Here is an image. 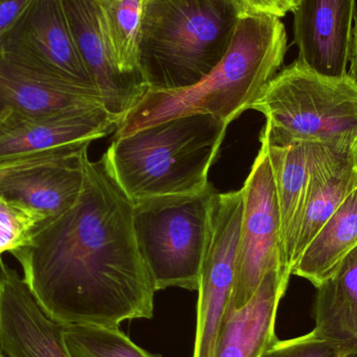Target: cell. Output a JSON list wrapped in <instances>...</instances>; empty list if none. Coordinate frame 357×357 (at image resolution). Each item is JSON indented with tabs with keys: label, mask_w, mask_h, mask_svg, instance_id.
<instances>
[{
	"label": "cell",
	"mask_w": 357,
	"mask_h": 357,
	"mask_svg": "<svg viewBox=\"0 0 357 357\" xmlns=\"http://www.w3.org/2000/svg\"><path fill=\"white\" fill-rule=\"evenodd\" d=\"M214 191L154 197L134 205V230L156 291H197Z\"/></svg>",
	"instance_id": "6"
},
{
	"label": "cell",
	"mask_w": 357,
	"mask_h": 357,
	"mask_svg": "<svg viewBox=\"0 0 357 357\" xmlns=\"http://www.w3.org/2000/svg\"><path fill=\"white\" fill-rule=\"evenodd\" d=\"M31 0H0V42Z\"/></svg>",
	"instance_id": "26"
},
{
	"label": "cell",
	"mask_w": 357,
	"mask_h": 357,
	"mask_svg": "<svg viewBox=\"0 0 357 357\" xmlns=\"http://www.w3.org/2000/svg\"><path fill=\"white\" fill-rule=\"evenodd\" d=\"M287 1L289 2V3L291 4V6H293V10L295 8L296 3H297V0H287Z\"/></svg>",
	"instance_id": "31"
},
{
	"label": "cell",
	"mask_w": 357,
	"mask_h": 357,
	"mask_svg": "<svg viewBox=\"0 0 357 357\" xmlns=\"http://www.w3.org/2000/svg\"><path fill=\"white\" fill-rule=\"evenodd\" d=\"M356 189L357 140L318 142L305 205L289 249L291 272L314 235Z\"/></svg>",
	"instance_id": "14"
},
{
	"label": "cell",
	"mask_w": 357,
	"mask_h": 357,
	"mask_svg": "<svg viewBox=\"0 0 357 357\" xmlns=\"http://www.w3.org/2000/svg\"><path fill=\"white\" fill-rule=\"evenodd\" d=\"M0 350L6 357H71L64 326L46 314L23 277L1 257Z\"/></svg>",
	"instance_id": "11"
},
{
	"label": "cell",
	"mask_w": 357,
	"mask_h": 357,
	"mask_svg": "<svg viewBox=\"0 0 357 357\" xmlns=\"http://www.w3.org/2000/svg\"><path fill=\"white\" fill-rule=\"evenodd\" d=\"M316 289L312 333L342 350L357 341V248Z\"/></svg>",
	"instance_id": "19"
},
{
	"label": "cell",
	"mask_w": 357,
	"mask_h": 357,
	"mask_svg": "<svg viewBox=\"0 0 357 357\" xmlns=\"http://www.w3.org/2000/svg\"><path fill=\"white\" fill-rule=\"evenodd\" d=\"M342 351H343L344 354H348V352H357V341L342 348Z\"/></svg>",
	"instance_id": "29"
},
{
	"label": "cell",
	"mask_w": 357,
	"mask_h": 357,
	"mask_svg": "<svg viewBox=\"0 0 357 357\" xmlns=\"http://www.w3.org/2000/svg\"><path fill=\"white\" fill-rule=\"evenodd\" d=\"M245 13L268 14L282 18L293 6L287 0H236Z\"/></svg>",
	"instance_id": "25"
},
{
	"label": "cell",
	"mask_w": 357,
	"mask_h": 357,
	"mask_svg": "<svg viewBox=\"0 0 357 357\" xmlns=\"http://www.w3.org/2000/svg\"><path fill=\"white\" fill-rule=\"evenodd\" d=\"M291 276L281 268L268 271L251 300L225 314L212 357H260L278 340L277 312Z\"/></svg>",
	"instance_id": "17"
},
{
	"label": "cell",
	"mask_w": 357,
	"mask_h": 357,
	"mask_svg": "<svg viewBox=\"0 0 357 357\" xmlns=\"http://www.w3.org/2000/svg\"><path fill=\"white\" fill-rule=\"evenodd\" d=\"M260 142L261 148L241 188L243 207L236 270L227 312L245 306L268 271L283 270L280 212L276 187L268 149L264 142Z\"/></svg>",
	"instance_id": "7"
},
{
	"label": "cell",
	"mask_w": 357,
	"mask_h": 357,
	"mask_svg": "<svg viewBox=\"0 0 357 357\" xmlns=\"http://www.w3.org/2000/svg\"><path fill=\"white\" fill-rule=\"evenodd\" d=\"M111 58L119 73L148 91L139 66L140 31L146 0H98Z\"/></svg>",
	"instance_id": "21"
},
{
	"label": "cell",
	"mask_w": 357,
	"mask_h": 357,
	"mask_svg": "<svg viewBox=\"0 0 357 357\" xmlns=\"http://www.w3.org/2000/svg\"><path fill=\"white\" fill-rule=\"evenodd\" d=\"M90 144L79 142L54 158L12 169L0 181V195L44 220L60 215L83 191Z\"/></svg>",
	"instance_id": "10"
},
{
	"label": "cell",
	"mask_w": 357,
	"mask_h": 357,
	"mask_svg": "<svg viewBox=\"0 0 357 357\" xmlns=\"http://www.w3.org/2000/svg\"><path fill=\"white\" fill-rule=\"evenodd\" d=\"M0 357H6L2 352H0Z\"/></svg>",
	"instance_id": "32"
},
{
	"label": "cell",
	"mask_w": 357,
	"mask_h": 357,
	"mask_svg": "<svg viewBox=\"0 0 357 357\" xmlns=\"http://www.w3.org/2000/svg\"><path fill=\"white\" fill-rule=\"evenodd\" d=\"M350 70L348 75L357 85V10L354 15V26L352 27L351 43H350Z\"/></svg>",
	"instance_id": "27"
},
{
	"label": "cell",
	"mask_w": 357,
	"mask_h": 357,
	"mask_svg": "<svg viewBox=\"0 0 357 357\" xmlns=\"http://www.w3.org/2000/svg\"><path fill=\"white\" fill-rule=\"evenodd\" d=\"M10 254L40 305L63 326L119 327L154 317L157 291L136 241L134 204L104 156L88 161L77 203L40 222Z\"/></svg>",
	"instance_id": "1"
},
{
	"label": "cell",
	"mask_w": 357,
	"mask_h": 357,
	"mask_svg": "<svg viewBox=\"0 0 357 357\" xmlns=\"http://www.w3.org/2000/svg\"><path fill=\"white\" fill-rule=\"evenodd\" d=\"M287 50L281 18L245 13L226 56L199 83L176 90H148L123 117L115 137L190 114H211L230 123L251 109L264 86L278 73Z\"/></svg>",
	"instance_id": "2"
},
{
	"label": "cell",
	"mask_w": 357,
	"mask_h": 357,
	"mask_svg": "<svg viewBox=\"0 0 357 357\" xmlns=\"http://www.w3.org/2000/svg\"><path fill=\"white\" fill-rule=\"evenodd\" d=\"M243 192L214 193L199 272L192 357H212L234 287Z\"/></svg>",
	"instance_id": "8"
},
{
	"label": "cell",
	"mask_w": 357,
	"mask_h": 357,
	"mask_svg": "<svg viewBox=\"0 0 357 357\" xmlns=\"http://www.w3.org/2000/svg\"><path fill=\"white\" fill-rule=\"evenodd\" d=\"M344 354L337 345L310 331L295 339L277 340L260 357H342Z\"/></svg>",
	"instance_id": "24"
},
{
	"label": "cell",
	"mask_w": 357,
	"mask_h": 357,
	"mask_svg": "<svg viewBox=\"0 0 357 357\" xmlns=\"http://www.w3.org/2000/svg\"><path fill=\"white\" fill-rule=\"evenodd\" d=\"M357 248V189L314 235L294 266L291 275L322 284Z\"/></svg>",
	"instance_id": "20"
},
{
	"label": "cell",
	"mask_w": 357,
	"mask_h": 357,
	"mask_svg": "<svg viewBox=\"0 0 357 357\" xmlns=\"http://www.w3.org/2000/svg\"><path fill=\"white\" fill-rule=\"evenodd\" d=\"M0 102L18 114L104 107L98 90L56 77L0 50ZM106 109V108H105Z\"/></svg>",
	"instance_id": "16"
},
{
	"label": "cell",
	"mask_w": 357,
	"mask_h": 357,
	"mask_svg": "<svg viewBox=\"0 0 357 357\" xmlns=\"http://www.w3.org/2000/svg\"><path fill=\"white\" fill-rule=\"evenodd\" d=\"M342 357H357V352H348Z\"/></svg>",
	"instance_id": "30"
},
{
	"label": "cell",
	"mask_w": 357,
	"mask_h": 357,
	"mask_svg": "<svg viewBox=\"0 0 357 357\" xmlns=\"http://www.w3.org/2000/svg\"><path fill=\"white\" fill-rule=\"evenodd\" d=\"M229 125L211 114L175 117L115 137L104 158L134 205L201 192Z\"/></svg>",
	"instance_id": "3"
},
{
	"label": "cell",
	"mask_w": 357,
	"mask_h": 357,
	"mask_svg": "<svg viewBox=\"0 0 357 357\" xmlns=\"http://www.w3.org/2000/svg\"><path fill=\"white\" fill-rule=\"evenodd\" d=\"M64 339L71 357H160L139 347L119 327L69 325Z\"/></svg>",
	"instance_id": "23"
},
{
	"label": "cell",
	"mask_w": 357,
	"mask_h": 357,
	"mask_svg": "<svg viewBox=\"0 0 357 357\" xmlns=\"http://www.w3.org/2000/svg\"><path fill=\"white\" fill-rule=\"evenodd\" d=\"M61 146L46 152L33 153L0 160V181L16 167L41 162L58 156L70 146ZM41 218L31 210L8 201L0 195V256L22 245L33 233Z\"/></svg>",
	"instance_id": "22"
},
{
	"label": "cell",
	"mask_w": 357,
	"mask_h": 357,
	"mask_svg": "<svg viewBox=\"0 0 357 357\" xmlns=\"http://www.w3.org/2000/svg\"><path fill=\"white\" fill-rule=\"evenodd\" d=\"M73 41L102 96L105 108L123 117L144 98L146 90L121 75L111 58L98 0H61Z\"/></svg>",
	"instance_id": "15"
},
{
	"label": "cell",
	"mask_w": 357,
	"mask_h": 357,
	"mask_svg": "<svg viewBox=\"0 0 357 357\" xmlns=\"http://www.w3.org/2000/svg\"><path fill=\"white\" fill-rule=\"evenodd\" d=\"M12 113L13 111L10 110V108H8V107L4 106L3 104L0 102V127L6 123V119L10 116Z\"/></svg>",
	"instance_id": "28"
},
{
	"label": "cell",
	"mask_w": 357,
	"mask_h": 357,
	"mask_svg": "<svg viewBox=\"0 0 357 357\" xmlns=\"http://www.w3.org/2000/svg\"><path fill=\"white\" fill-rule=\"evenodd\" d=\"M251 109L266 116L264 133L272 138L357 140V85L348 73L325 77L296 60L264 86Z\"/></svg>",
	"instance_id": "5"
},
{
	"label": "cell",
	"mask_w": 357,
	"mask_h": 357,
	"mask_svg": "<svg viewBox=\"0 0 357 357\" xmlns=\"http://www.w3.org/2000/svg\"><path fill=\"white\" fill-rule=\"evenodd\" d=\"M260 142L268 149L279 212H280L282 268L287 266L289 249L297 231L307 195L318 142L277 139L262 133Z\"/></svg>",
	"instance_id": "18"
},
{
	"label": "cell",
	"mask_w": 357,
	"mask_h": 357,
	"mask_svg": "<svg viewBox=\"0 0 357 357\" xmlns=\"http://www.w3.org/2000/svg\"><path fill=\"white\" fill-rule=\"evenodd\" d=\"M119 123L104 107L33 116L13 112L0 127V160L93 142L110 134Z\"/></svg>",
	"instance_id": "13"
},
{
	"label": "cell",
	"mask_w": 357,
	"mask_h": 357,
	"mask_svg": "<svg viewBox=\"0 0 357 357\" xmlns=\"http://www.w3.org/2000/svg\"><path fill=\"white\" fill-rule=\"evenodd\" d=\"M0 50L56 77L96 89L73 41L61 0H31L0 42Z\"/></svg>",
	"instance_id": "9"
},
{
	"label": "cell",
	"mask_w": 357,
	"mask_h": 357,
	"mask_svg": "<svg viewBox=\"0 0 357 357\" xmlns=\"http://www.w3.org/2000/svg\"><path fill=\"white\" fill-rule=\"evenodd\" d=\"M356 0H297L294 41L297 60L325 77L347 75Z\"/></svg>",
	"instance_id": "12"
},
{
	"label": "cell",
	"mask_w": 357,
	"mask_h": 357,
	"mask_svg": "<svg viewBox=\"0 0 357 357\" xmlns=\"http://www.w3.org/2000/svg\"><path fill=\"white\" fill-rule=\"evenodd\" d=\"M245 13L236 0H146L139 66L149 90L199 83L226 56Z\"/></svg>",
	"instance_id": "4"
}]
</instances>
